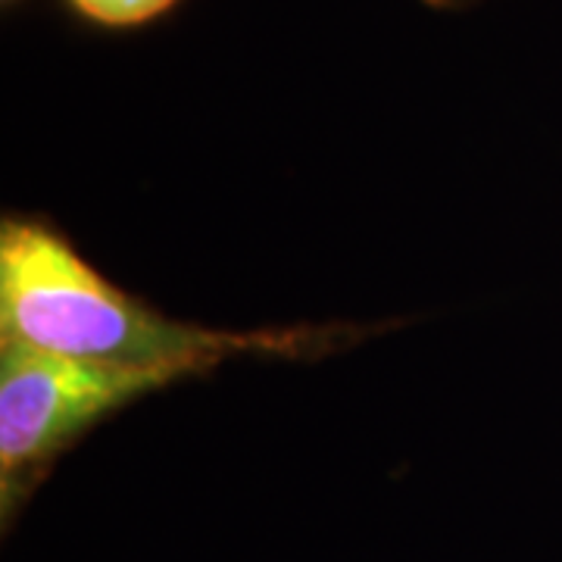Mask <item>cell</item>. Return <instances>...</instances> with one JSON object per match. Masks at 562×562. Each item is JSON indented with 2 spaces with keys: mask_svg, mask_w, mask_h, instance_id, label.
Listing matches in <instances>:
<instances>
[{
  "mask_svg": "<svg viewBox=\"0 0 562 562\" xmlns=\"http://www.w3.org/2000/svg\"><path fill=\"white\" fill-rule=\"evenodd\" d=\"M0 341L57 357L162 372L176 382L232 357H316L338 328L222 331L179 322L120 291L38 220L0 225Z\"/></svg>",
  "mask_w": 562,
  "mask_h": 562,
  "instance_id": "cell-1",
  "label": "cell"
},
{
  "mask_svg": "<svg viewBox=\"0 0 562 562\" xmlns=\"http://www.w3.org/2000/svg\"><path fill=\"white\" fill-rule=\"evenodd\" d=\"M172 375L57 357L0 341V506L20 509L47 465L103 416L140 401Z\"/></svg>",
  "mask_w": 562,
  "mask_h": 562,
  "instance_id": "cell-2",
  "label": "cell"
},
{
  "mask_svg": "<svg viewBox=\"0 0 562 562\" xmlns=\"http://www.w3.org/2000/svg\"><path fill=\"white\" fill-rule=\"evenodd\" d=\"M69 3L85 20L98 22V25L132 29V25H144V22L162 16L179 0H69Z\"/></svg>",
  "mask_w": 562,
  "mask_h": 562,
  "instance_id": "cell-3",
  "label": "cell"
},
{
  "mask_svg": "<svg viewBox=\"0 0 562 562\" xmlns=\"http://www.w3.org/2000/svg\"><path fill=\"white\" fill-rule=\"evenodd\" d=\"M428 7H441V10H453V7H465V3H475V0H422Z\"/></svg>",
  "mask_w": 562,
  "mask_h": 562,
  "instance_id": "cell-4",
  "label": "cell"
}]
</instances>
